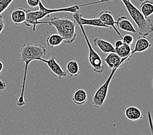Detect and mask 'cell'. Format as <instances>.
I'll return each instance as SVG.
<instances>
[{
	"instance_id": "cell-23",
	"label": "cell",
	"mask_w": 153,
	"mask_h": 135,
	"mask_svg": "<svg viewBox=\"0 0 153 135\" xmlns=\"http://www.w3.org/2000/svg\"><path fill=\"white\" fill-rule=\"evenodd\" d=\"M6 83H4L3 81H2L1 79H0V90H4L6 88Z\"/></svg>"
},
{
	"instance_id": "cell-27",
	"label": "cell",
	"mask_w": 153,
	"mask_h": 135,
	"mask_svg": "<svg viewBox=\"0 0 153 135\" xmlns=\"http://www.w3.org/2000/svg\"><path fill=\"white\" fill-rule=\"evenodd\" d=\"M102 1V0H98V1Z\"/></svg>"
},
{
	"instance_id": "cell-26",
	"label": "cell",
	"mask_w": 153,
	"mask_h": 135,
	"mask_svg": "<svg viewBox=\"0 0 153 135\" xmlns=\"http://www.w3.org/2000/svg\"><path fill=\"white\" fill-rule=\"evenodd\" d=\"M3 69V64L2 63V62L0 60V74H1Z\"/></svg>"
},
{
	"instance_id": "cell-9",
	"label": "cell",
	"mask_w": 153,
	"mask_h": 135,
	"mask_svg": "<svg viewBox=\"0 0 153 135\" xmlns=\"http://www.w3.org/2000/svg\"><path fill=\"white\" fill-rule=\"evenodd\" d=\"M152 46V42L150 39L145 36H141L137 39L134 46V48L132 50L131 55L133 56L136 53H142L150 49Z\"/></svg>"
},
{
	"instance_id": "cell-19",
	"label": "cell",
	"mask_w": 153,
	"mask_h": 135,
	"mask_svg": "<svg viewBox=\"0 0 153 135\" xmlns=\"http://www.w3.org/2000/svg\"><path fill=\"white\" fill-rule=\"evenodd\" d=\"M14 0H0V14L8 8Z\"/></svg>"
},
{
	"instance_id": "cell-4",
	"label": "cell",
	"mask_w": 153,
	"mask_h": 135,
	"mask_svg": "<svg viewBox=\"0 0 153 135\" xmlns=\"http://www.w3.org/2000/svg\"><path fill=\"white\" fill-rule=\"evenodd\" d=\"M76 25H78L79 27L80 30L82 31V34L84 37L85 41L86 42V44L87 45V47L89 49V61L90 64L91 65V66L93 69V71L94 72L97 73V74H102L104 71V67L102 64V60L101 57H100L95 51H94L93 48V47L91 44V42H89V40L88 38V36H87L86 32L85 31L84 28L82 25L80 24L79 22L75 21Z\"/></svg>"
},
{
	"instance_id": "cell-17",
	"label": "cell",
	"mask_w": 153,
	"mask_h": 135,
	"mask_svg": "<svg viewBox=\"0 0 153 135\" xmlns=\"http://www.w3.org/2000/svg\"><path fill=\"white\" fill-rule=\"evenodd\" d=\"M46 42L47 45L50 47H55L60 46L64 42V39L59 34H53L49 35L46 38Z\"/></svg>"
},
{
	"instance_id": "cell-25",
	"label": "cell",
	"mask_w": 153,
	"mask_h": 135,
	"mask_svg": "<svg viewBox=\"0 0 153 135\" xmlns=\"http://www.w3.org/2000/svg\"><path fill=\"white\" fill-rule=\"evenodd\" d=\"M123 44V42L122 41V40H119V41H117L115 42V47H120Z\"/></svg>"
},
{
	"instance_id": "cell-12",
	"label": "cell",
	"mask_w": 153,
	"mask_h": 135,
	"mask_svg": "<svg viewBox=\"0 0 153 135\" xmlns=\"http://www.w3.org/2000/svg\"><path fill=\"white\" fill-rule=\"evenodd\" d=\"M26 14H25V9L19 7V8L14 9L11 13L10 18L13 22L15 25H19L23 23L25 20Z\"/></svg>"
},
{
	"instance_id": "cell-24",
	"label": "cell",
	"mask_w": 153,
	"mask_h": 135,
	"mask_svg": "<svg viewBox=\"0 0 153 135\" xmlns=\"http://www.w3.org/2000/svg\"><path fill=\"white\" fill-rule=\"evenodd\" d=\"M148 118H149V123H150V127H151V131L152 130V118H151V112L150 111H148Z\"/></svg>"
},
{
	"instance_id": "cell-14",
	"label": "cell",
	"mask_w": 153,
	"mask_h": 135,
	"mask_svg": "<svg viewBox=\"0 0 153 135\" xmlns=\"http://www.w3.org/2000/svg\"><path fill=\"white\" fill-rule=\"evenodd\" d=\"M115 53L117 54L121 59L127 58L128 60L132 57V55H131V53H132L131 47L125 43H123L120 47H115Z\"/></svg>"
},
{
	"instance_id": "cell-20",
	"label": "cell",
	"mask_w": 153,
	"mask_h": 135,
	"mask_svg": "<svg viewBox=\"0 0 153 135\" xmlns=\"http://www.w3.org/2000/svg\"><path fill=\"white\" fill-rule=\"evenodd\" d=\"M122 41L123 43H125L126 44L130 46L134 42V38L130 35H125L122 37Z\"/></svg>"
},
{
	"instance_id": "cell-1",
	"label": "cell",
	"mask_w": 153,
	"mask_h": 135,
	"mask_svg": "<svg viewBox=\"0 0 153 135\" xmlns=\"http://www.w3.org/2000/svg\"><path fill=\"white\" fill-rule=\"evenodd\" d=\"M46 55V49L41 45L37 44L25 43L20 49V61L24 63L25 68L22 84L21 87L20 95L16 101V105L19 107H23L25 105L24 100V92L26 83L27 73L28 66L31 61L38 60L39 59L43 58Z\"/></svg>"
},
{
	"instance_id": "cell-8",
	"label": "cell",
	"mask_w": 153,
	"mask_h": 135,
	"mask_svg": "<svg viewBox=\"0 0 153 135\" xmlns=\"http://www.w3.org/2000/svg\"><path fill=\"white\" fill-rule=\"evenodd\" d=\"M104 60L108 67L112 70L115 68H121L124 63L126 60H128V59L127 58L121 59L116 53L111 52L108 53V55L105 57Z\"/></svg>"
},
{
	"instance_id": "cell-16",
	"label": "cell",
	"mask_w": 153,
	"mask_h": 135,
	"mask_svg": "<svg viewBox=\"0 0 153 135\" xmlns=\"http://www.w3.org/2000/svg\"><path fill=\"white\" fill-rule=\"evenodd\" d=\"M67 73L72 77H76L79 75V66L77 61L72 60L68 62L67 64Z\"/></svg>"
},
{
	"instance_id": "cell-29",
	"label": "cell",
	"mask_w": 153,
	"mask_h": 135,
	"mask_svg": "<svg viewBox=\"0 0 153 135\" xmlns=\"http://www.w3.org/2000/svg\"><path fill=\"white\" fill-rule=\"evenodd\" d=\"M127 1H130V0H127Z\"/></svg>"
},
{
	"instance_id": "cell-15",
	"label": "cell",
	"mask_w": 153,
	"mask_h": 135,
	"mask_svg": "<svg viewBox=\"0 0 153 135\" xmlns=\"http://www.w3.org/2000/svg\"><path fill=\"white\" fill-rule=\"evenodd\" d=\"M72 101L77 105H82L87 101V94L83 89H78L75 91L72 98Z\"/></svg>"
},
{
	"instance_id": "cell-18",
	"label": "cell",
	"mask_w": 153,
	"mask_h": 135,
	"mask_svg": "<svg viewBox=\"0 0 153 135\" xmlns=\"http://www.w3.org/2000/svg\"><path fill=\"white\" fill-rule=\"evenodd\" d=\"M140 12L145 18L151 16L153 13V3L150 1H145L140 5Z\"/></svg>"
},
{
	"instance_id": "cell-28",
	"label": "cell",
	"mask_w": 153,
	"mask_h": 135,
	"mask_svg": "<svg viewBox=\"0 0 153 135\" xmlns=\"http://www.w3.org/2000/svg\"><path fill=\"white\" fill-rule=\"evenodd\" d=\"M139 1H143V0H139Z\"/></svg>"
},
{
	"instance_id": "cell-7",
	"label": "cell",
	"mask_w": 153,
	"mask_h": 135,
	"mask_svg": "<svg viewBox=\"0 0 153 135\" xmlns=\"http://www.w3.org/2000/svg\"><path fill=\"white\" fill-rule=\"evenodd\" d=\"M98 18H99L105 25H106L114 29V30L117 32V34L122 38L123 36L120 33V32H119L118 30L115 27L116 21H115L111 12L109 11V10H102V11H101L98 14Z\"/></svg>"
},
{
	"instance_id": "cell-22",
	"label": "cell",
	"mask_w": 153,
	"mask_h": 135,
	"mask_svg": "<svg viewBox=\"0 0 153 135\" xmlns=\"http://www.w3.org/2000/svg\"><path fill=\"white\" fill-rule=\"evenodd\" d=\"M4 26H5V20L4 18H3V16H1L0 14V34L2 32V31L4 29Z\"/></svg>"
},
{
	"instance_id": "cell-21",
	"label": "cell",
	"mask_w": 153,
	"mask_h": 135,
	"mask_svg": "<svg viewBox=\"0 0 153 135\" xmlns=\"http://www.w3.org/2000/svg\"><path fill=\"white\" fill-rule=\"evenodd\" d=\"M40 0H27L28 5L31 7H37L39 6Z\"/></svg>"
},
{
	"instance_id": "cell-10",
	"label": "cell",
	"mask_w": 153,
	"mask_h": 135,
	"mask_svg": "<svg viewBox=\"0 0 153 135\" xmlns=\"http://www.w3.org/2000/svg\"><path fill=\"white\" fill-rule=\"evenodd\" d=\"M94 45L98 47L104 53L115 52V47L110 42L100 37H96L93 40Z\"/></svg>"
},
{
	"instance_id": "cell-5",
	"label": "cell",
	"mask_w": 153,
	"mask_h": 135,
	"mask_svg": "<svg viewBox=\"0 0 153 135\" xmlns=\"http://www.w3.org/2000/svg\"><path fill=\"white\" fill-rule=\"evenodd\" d=\"M119 68H115L112 69L110 75H108V78L105 80V82L100 85L98 89L94 92L93 99H92V104L94 108H99L102 107L104 104L105 99H106L108 96V92L109 90V86L111 83V79L114 77L115 73L117 70Z\"/></svg>"
},
{
	"instance_id": "cell-13",
	"label": "cell",
	"mask_w": 153,
	"mask_h": 135,
	"mask_svg": "<svg viewBox=\"0 0 153 135\" xmlns=\"http://www.w3.org/2000/svg\"><path fill=\"white\" fill-rule=\"evenodd\" d=\"M125 116L131 121H137L143 118V113L138 108L131 106L126 108Z\"/></svg>"
},
{
	"instance_id": "cell-3",
	"label": "cell",
	"mask_w": 153,
	"mask_h": 135,
	"mask_svg": "<svg viewBox=\"0 0 153 135\" xmlns=\"http://www.w3.org/2000/svg\"><path fill=\"white\" fill-rule=\"evenodd\" d=\"M39 24H48L56 29L57 34L64 39V42L71 44L74 42L76 38L77 33L75 31L76 24L68 18H52L48 21H38L36 25Z\"/></svg>"
},
{
	"instance_id": "cell-11",
	"label": "cell",
	"mask_w": 153,
	"mask_h": 135,
	"mask_svg": "<svg viewBox=\"0 0 153 135\" xmlns=\"http://www.w3.org/2000/svg\"><path fill=\"white\" fill-rule=\"evenodd\" d=\"M116 25L117 27L123 31L132 32V33H136V30L134 28L132 24L130 22V21L127 19V18L125 16H121L118 18V19L116 21Z\"/></svg>"
},
{
	"instance_id": "cell-6",
	"label": "cell",
	"mask_w": 153,
	"mask_h": 135,
	"mask_svg": "<svg viewBox=\"0 0 153 135\" xmlns=\"http://www.w3.org/2000/svg\"><path fill=\"white\" fill-rule=\"evenodd\" d=\"M38 60L44 62V63L48 65V66L50 68V70L57 76V77L59 79H63L66 77L67 76V73L62 69L61 66L58 64L54 57H50L49 59L48 60L44 59L43 58H41V59H39Z\"/></svg>"
},
{
	"instance_id": "cell-2",
	"label": "cell",
	"mask_w": 153,
	"mask_h": 135,
	"mask_svg": "<svg viewBox=\"0 0 153 135\" xmlns=\"http://www.w3.org/2000/svg\"><path fill=\"white\" fill-rule=\"evenodd\" d=\"M109 1H113V0H102L100 1H95L92 3H88L86 4L81 5V6H85L93 4H97V3L107 2ZM124 3V5L125 6L126 9L128 11L129 15L132 18V19L136 23L137 26L138 30H139V33L141 36H149L153 31L152 24L150 19L145 18L143 14L140 12V9H138L136 6H134L130 1H127V0H121Z\"/></svg>"
}]
</instances>
